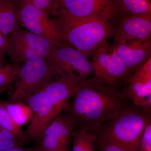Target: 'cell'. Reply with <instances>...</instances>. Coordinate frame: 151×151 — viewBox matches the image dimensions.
<instances>
[{"label":"cell","instance_id":"obj_9","mask_svg":"<svg viewBox=\"0 0 151 151\" xmlns=\"http://www.w3.org/2000/svg\"><path fill=\"white\" fill-rule=\"evenodd\" d=\"M45 59L58 74L63 72L75 73L82 81L94 73L92 63L88 58L65 42L60 46H53Z\"/></svg>","mask_w":151,"mask_h":151},{"label":"cell","instance_id":"obj_24","mask_svg":"<svg viewBox=\"0 0 151 151\" xmlns=\"http://www.w3.org/2000/svg\"><path fill=\"white\" fill-rule=\"evenodd\" d=\"M139 151H151V122L146 126L143 132Z\"/></svg>","mask_w":151,"mask_h":151},{"label":"cell","instance_id":"obj_11","mask_svg":"<svg viewBox=\"0 0 151 151\" xmlns=\"http://www.w3.org/2000/svg\"><path fill=\"white\" fill-rule=\"evenodd\" d=\"M75 124L63 112L55 116L37 145L38 151H70Z\"/></svg>","mask_w":151,"mask_h":151},{"label":"cell","instance_id":"obj_15","mask_svg":"<svg viewBox=\"0 0 151 151\" xmlns=\"http://www.w3.org/2000/svg\"><path fill=\"white\" fill-rule=\"evenodd\" d=\"M151 14L125 16L115 34V40L128 41L147 40L150 38Z\"/></svg>","mask_w":151,"mask_h":151},{"label":"cell","instance_id":"obj_7","mask_svg":"<svg viewBox=\"0 0 151 151\" xmlns=\"http://www.w3.org/2000/svg\"><path fill=\"white\" fill-rule=\"evenodd\" d=\"M6 53L12 64L24 63L28 60L46 59L53 45L48 41L28 30L17 29L10 35Z\"/></svg>","mask_w":151,"mask_h":151},{"label":"cell","instance_id":"obj_6","mask_svg":"<svg viewBox=\"0 0 151 151\" xmlns=\"http://www.w3.org/2000/svg\"><path fill=\"white\" fill-rule=\"evenodd\" d=\"M18 19L27 30L47 40L53 46L65 43L56 22L28 0H22L19 4Z\"/></svg>","mask_w":151,"mask_h":151},{"label":"cell","instance_id":"obj_4","mask_svg":"<svg viewBox=\"0 0 151 151\" xmlns=\"http://www.w3.org/2000/svg\"><path fill=\"white\" fill-rule=\"evenodd\" d=\"M58 74L45 58H36L28 60L21 66L14 89L8 102L25 103L30 97L41 90L47 81Z\"/></svg>","mask_w":151,"mask_h":151},{"label":"cell","instance_id":"obj_28","mask_svg":"<svg viewBox=\"0 0 151 151\" xmlns=\"http://www.w3.org/2000/svg\"><path fill=\"white\" fill-rule=\"evenodd\" d=\"M13 86V85L12 84H10V85L0 86V96L4 92L10 90L12 88Z\"/></svg>","mask_w":151,"mask_h":151},{"label":"cell","instance_id":"obj_21","mask_svg":"<svg viewBox=\"0 0 151 151\" xmlns=\"http://www.w3.org/2000/svg\"><path fill=\"white\" fill-rule=\"evenodd\" d=\"M21 66L19 64L0 65V86L12 84L16 79Z\"/></svg>","mask_w":151,"mask_h":151},{"label":"cell","instance_id":"obj_26","mask_svg":"<svg viewBox=\"0 0 151 151\" xmlns=\"http://www.w3.org/2000/svg\"><path fill=\"white\" fill-rule=\"evenodd\" d=\"M8 37L6 36L0 30V53H6L9 48Z\"/></svg>","mask_w":151,"mask_h":151},{"label":"cell","instance_id":"obj_2","mask_svg":"<svg viewBox=\"0 0 151 151\" xmlns=\"http://www.w3.org/2000/svg\"><path fill=\"white\" fill-rule=\"evenodd\" d=\"M63 41L81 52L87 58L113 33L110 21L98 18H75L53 15Z\"/></svg>","mask_w":151,"mask_h":151},{"label":"cell","instance_id":"obj_1","mask_svg":"<svg viewBox=\"0 0 151 151\" xmlns=\"http://www.w3.org/2000/svg\"><path fill=\"white\" fill-rule=\"evenodd\" d=\"M129 101L122 91L94 76L80 81L63 112L76 129L94 134L102 125L117 117Z\"/></svg>","mask_w":151,"mask_h":151},{"label":"cell","instance_id":"obj_12","mask_svg":"<svg viewBox=\"0 0 151 151\" xmlns=\"http://www.w3.org/2000/svg\"><path fill=\"white\" fill-rule=\"evenodd\" d=\"M81 81L77 74L63 72L54 76L44 84L41 90L53 106L56 115L64 110Z\"/></svg>","mask_w":151,"mask_h":151},{"label":"cell","instance_id":"obj_29","mask_svg":"<svg viewBox=\"0 0 151 151\" xmlns=\"http://www.w3.org/2000/svg\"><path fill=\"white\" fill-rule=\"evenodd\" d=\"M4 54L0 53V65H3L4 62Z\"/></svg>","mask_w":151,"mask_h":151},{"label":"cell","instance_id":"obj_10","mask_svg":"<svg viewBox=\"0 0 151 151\" xmlns=\"http://www.w3.org/2000/svg\"><path fill=\"white\" fill-rule=\"evenodd\" d=\"M25 103L32 111L31 119L25 132L26 142H34L37 145L56 113L42 90L30 97Z\"/></svg>","mask_w":151,"mask_h":151},{"label":"cell","instance_id":"obj_19","mask_svg":"<svg viewBox=\"0 0 151 151\" xmlns=\"http://www.w3.org/2000/svg\"><path fill=\"white\" fill-rule=\"evenodd\" d=\"M120 10L129 15L151 14V0H117Z\"/></svg>","mask_w":151,"mask_h":151},{"label":"cell","instance_id":"obj_25","mask_svg":"<svg viewBox=\"0 0 151 151\" xmlns=\"http://www.w3.org/2000/svg\"><path fill=\"white\" fill-rule=\"evenodd\" d=\"M36 7L47 12L51 11L53 7L55 0H29Z\"/></svg>","mask_w":151,"mask_h":151},{"label":"cell","instance_id":"obj_27","mask_svg":"<svg viewBox=\"0 0 151 151\" xmlns=\"http://www.w3.org/2000/svg\"><path fill=\"white\" fill-rule=\"evenodd\" d=\"M4 151H38L37 146L36 145L30 147L23 148V147L14 148Z\"/></svg>","mask_w":151,"mask_h":151},{"label":"cell","instance_id":"obj_30","mask_svg":"<svg viewBox=\"0 0 151 151\" xmlns=\"http://www.w3.org/2000/svg\"><path fill=\"white\" fill-rule=\"evenodd\" d=\"M38 151H62L55 150H45Z\"/></svg>","mask_w":151,"mask_h":151},{"label":"cell","instance_id":"obj_23","mask_svg":"<svg viewBox=\"0 0 151 151\" xmlns=\"http://www.w3.org/2000/svg\"><path fill=\"white\" fill-rule=\"evenodd\" d=\"M95 146L97 151H134L117 143L98 137Z\"/></svg>","mask_w":151,"mask_h":151},{"label":"cell","instance_id":"obj_13","mask_svg":"<svg viewBox=\"0 0 151 151\" xmlns=\"http://www.w3.org/2000/svg\"><path fill=\"white\" fill-rule=\"evenodd\" d=\"M123 94L134 105L151 108V56L126 79Z\"/></svg>","mask_w":151,"mask_h":151},{"label":"cell","instance_id":"obj_5","mask_svg":"<svg viewBox=\"0 0 151 151\" xmlns=\"http://www.w3.org/2000/svg\"><path fill=\"white\" fill-rule=\"evenodd\" d=\"M117 0H55L53 15L75 18H98L110 21L120 11Z\"/></svg>","mask_w":151,"mask_h":151},{"label":"cell","instance_id":"obj_16","mask_svg":"<svg viewBox=\"0 0 151 151\" xmlns=\"http://www.w3.org/2000/svg\"><path fill=\"white\" fill-rule=\"evenodd\" d=\"M19 4L17 0H0V30L6 36L18 28Z\"/></svg>","mask_w":151,"mask_h":151},{"label":"cell","instance_id":"obj_31","mask_svg":"<svg viewBox=\"0 0 151 151\" xmlns=\"http://www.w3.org/2000/svg\"><path fill=\"white\" fill-rule=\"evenodd\" d=\"M28 1H29V0H28Z\"/></svg>","mask_w":151,"mask_h":151},{"label":"cell","instance_id":"obj_3","mask_svg":"<svg viewBox=\"0 0 151 151\" xmlns=\"http://www.w3.org/2000/svg\"><path fill=\"white\" fill-rule=\"evenodd\" d=\"M151 122V108L129 103L117 117L101 126L94 134L134 151H139L141 137Z\"/></svg>","mask_w":151,"mask_h":151},{"label":"cell","instance_id":"obj_17","mask_svg":"<svg viewBox=\"0 0 151 151\" xmlns=\"http://www.w3.org/2000/svg\"><path fill=\"white\" fill-rule=\"evenodd\" d=\"M2 103L17 125L22 127L29 123L32 111L31 108L27 103L22 102L11 103L7 101H2Z\"/></svg>","mask_w":151,"mask_h":151},{"label":"cell","instance_id":"obj_18","mask_svg":"<svg viewBox=\"0 0 151 151\" xmlns=\"http://www.w3.org/2000/svg\"><path fill=\"white\" fill-rule=\"evenodd\" d=\"M97 136L87 130L76 129L72 137V151H95Z\"/></svg>","mask_w":151,"mask_h":151},{"label":"cell","instance_id":"obj_8","mask_svg":"<svg viewBox=\"0 0 151 151\" xmlns=\"http://www.w3.org/2000/svg\"><path fill=\"white\" fill-rule=\"evenodd\" d=\"M92 56L91 61L94 76L106 84L117 88L120 82L129 76L115 47L108 40L98 47Z\"/></svg>","mask_w":151,"mask_h":151},{"label":"cell","instance_id":"obj_22","mask_svg":"<svg viewBox=\"0 0 151 151\" xmlns=\"http://www.w3.org/2000/svg\"><path fill=\"white\" fill-rule=\"evenodd\" d=\"M23 146L22 143L13 134L0 127V151Z\"/></svg>","mask_w":151,"mask_h":151},{"label":"cell","instance_id":"obj_20","mask_svg":"<svg viewBox=\"0 0 151 151\" xmlns=\"http://www.w3.org/2000/svg\"><path fill=\"white\" fill-rule=\"evenodd\" d=\"M0 127L10 132L24 145L26 142L25 132L21 126L17 125L12 119L0 100Z\"/></svg>","mask_w":151,"mask_h":151},{"label":"cell","instance_id":"obj_14","mask_svg":"<svg viewBox=\"0 0 151 151\" xmlns=\"http://www.w3.org/2000/svg\"><path fill=\"white\" fill-rule=\"evenodd\" d=\"M113 46L130 75L139 70L150 57V38L132 41L114 40Z\"/></svg>","mask_w":151,"mask_h":151}]
</instances>
